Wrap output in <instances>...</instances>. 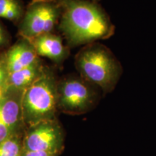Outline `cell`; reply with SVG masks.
<instances>
[{
  "mask_svg": "<svg viewBox=\"0 0 156 156\" xmlns=\"http://www.w3.org/2000/svg\"><path fill=\"white\" fill-rule=\"evenodd\" d=\"M61 5L59 28L73 46L109 38L115 27L97 2L89 0H58Z\"/></svg>",
  "mask_w": 156,
  "mask_h": 156,
  "instance_id": "1",
  "label": "cell"
},
{
  "mask_svg": "<svg viewBox=\"0 0 156 156\" xmlns=\"http://www.w3.org/2000/svg\"><path fill=\"white\" fill-rule=\"evenodd\" d=\"M76 64L83 77L104 93L114 89L122 73L119 62L100 44L92 43L83 48L76 56Z\"/></svg>",
  "mask_w": 156,
  "mask_h": 156,
  "instance_id": "2",
  "label": "cell"
},
{
  "mask_svg": "<svg viewBox=\"0 0 156 156\" xmlns=\"http://www.w3.org/2000/svg\"><path fill=\"white\" fill-rule=\"evenodd\" d=\"M57 85L50 73L43 71L34 83L22 92L21 112L25 128L56 119Z\"/></svg>",
  "mask_w": 156,
  "mask_h": 156,
  "instance_id": "3",
  "label": "cell"
},
{
  "mask_svg": "<svg viewBox=\"0 0 156 156\" xmlns=\"http://www.w3.org/2000/svg\"><path fill=\"white\" fill-rule=\"evenodd\" d=\"M58 0H32L24 13L20 34L28 41L50 34L61 15Z\"/></svg>",
  "mask_w": 156,
  "mask_h": 156,
  "instance_id": "4",
  "label": "cell"
},
{
  "mask_svg": "<svg viewBox=\"0 0 156 156\" xmlns=\"http://www.w3.org/2000/svg\"><path fill=\"white\" fill-rule=\"evenodd\" d=\"M97 93L82 80L68 78L57 85L58 109L66 114H81L96 103Z\"/></svg>",
  "mask_w": 156,
  "mask_h": 156,
  "instance_id": "5",
  "label": "cell"
},
{
  "mask_svg": "<svg viewBox=\"0 0 156 156\" xmlns=\"http://www.w3.org/2000/svg\"><path fill=\"white\" fill-rule=\"evenodd\" d=\"M64 148V133L56 119L29 126L23 136V150L43 151L58 155Z\"/></svg>",
  "mask_w": 156,
  "mask_h": 156,
  "instance_id": "6",
  "label": "cell"
},
{
  "mask_svg": "<svg viewBox=\"0 0 156 156\" xmlns=\"http://www.w3.org/2000/svg\"><path fill=\"white\" fill-rule=\"evenodd\" d=\"M21 96L22 93L15 96L7 93L0 99V142L23 132Z\"/></svg>",
  "mask_w": 156,
  "mask_h": 156,
  "instance_id": "7",
  "label": "cell"
},
{
  "mask_svg": "<svg viewBox=\"0 0 156 156\" xmlns=\"http://www.w3.org/2000/svg\"><path fill=\"white\" fill-rule=\"evenodd\" d=\"M5 62L9 74L30 67L38 63V60L33 45L25 39L12 46L7 52Z\"/></svg>",
  "mask_w": 156,
  "mask_h": 156,
  "instance_id": "8",
  "label": "cell"
},
{
  "mask_svg": "<svg viewBox=\"0 0 156 156\" xmlns=\"http://www.w3.org/2000/svg\"><path fill=\"white\" fill-rule=\"evenodd\" d=\"M37 55L46 57L54 62H60L65 57L67 50L60 37L51 34L38 36L29 41Z\"/></svg>",
  "mask_w": 156,
  "mask_h": 156,
  "instance_id": "9",
  "label": "cell"
},
{
  "mask_svg": "<svg viewBox=\"0 0 156 156\" xmlns=\"http://www.w3.org/2000/svg\"><path fill=\"white\" fill-rule=\"evenodd\" d=\"M43 73L41 66L38 63L28 68L8 74L7 85L8 90L23 91L33 84Z\"/></svg>",
  "mask_w": 156,
  "mask_h": 156,
  "instance_id": "10",
  "label": "cell"
},
{
  "mask_svg": "<svg viewBox=\"0 0 156 156\" xmlns=\"http://www.w3.org/2000/svg\"><path fill=\"white\" fill-rule=\"evenodd\" d=\"M24 132H20L0 142V156H21Z\"/></svg>",
  "mask_w": 156,
  "mask_h": 156,
  "instance_id": "11",
  "label": "cell"
},
{
  "mask_svg": "<svg viewBox=\"0 0 156 156\" xmlns=\"http://www.w3.org/2000/svg\"><path fill=\"white\" fill-rule=\"evenodd\" d=\"M24 15L20 0H0V18L17 20Z\"/></svg>",
  "mask_w": 156,
  "mask_h": 156,
  "instance_id": "12",
  "label": "cell"
},
{
  "mask_svg": "<svg viewBox=\"0 0 156 156\" xmlns=\"http://www.w3.org/2000/svg\"><path fill=\"white\" fill-rule=\"evenodd\" d=\"M7 79H8V73L5 64L0 63V99L7 95L9 91Z\"/></svg>",
  "mask_w": 156,
  "mask_h": 156,
  "instance_id": "13",
  "label": "cell"
},
{
  "mask_svg": "<svg viewBox=\"0 0 156 156\" xmlns=\"http://www.w3.org/2000/svg\"><path fill=\"white\" fill-rule=\"evenodd\" d=\"M21 156H58L55 154L43 151H31L23 150Z\"/></svg>",
  "mask_w": 156,
  "mask_h": 156,
  "instance_id": "14",
  "label": "cell"
},
{
  "mask_svg": "<svg viewBox=\"0 0 156 156\" xmlns=\"http://www.w3.org/2000/svg\"><path fill=\"white\" fill-rule=\"evenodd\" d=\"M8 42V36L7 32L3 28L2 25L0 23V47H2Z\"/></svg>",
  "mask_w": 156,
  "mask_h": 156,
  "instance_id": "15",
  "label": "cell"
},
{
  "mask_svg": "<svg viewBox=\"0 0 156 156\" xmlns=\"http://www.w3.org/2000/svg\"><path fill=\"white\" fill-rule=\"evenodd\" d=\"M89 1L93 2H98V1H99V0H89Z\"/></svg>",
  "mask_w": 156,
  "mask_h": 156,
  "instance_id": "16",
  "label": "cell"
}]
</instances>
